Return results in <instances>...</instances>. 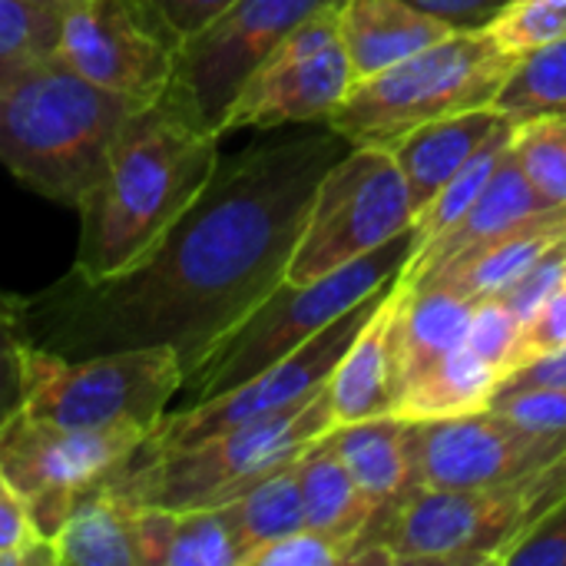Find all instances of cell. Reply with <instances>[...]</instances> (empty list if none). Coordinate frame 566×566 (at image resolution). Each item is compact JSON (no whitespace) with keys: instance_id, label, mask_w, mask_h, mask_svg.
Here are the masks:
<instances>
[{"instance_id":"cell-24","label":"cell","mask_w":566,"mask_h":566,"mask_svg":"<svg viewBox=\"0 0 566 566\" xmlns=\"http://www.w3.org/2000/svg\"><path fill=\"white\" fill-rule=\"evenodd\" d=\"M501 388V371L474 355L468 345L454 348L421 375L401 385L395 401V418L401 421H434L458 418L491 408Z\"/></svg>"},{"instance_id":"cell-6","label":"cell","mask_w":566,"mask_h":566,"mask_svg":"<svg viewBox=\"0 0 566 566\" xmlns=\"http://www.w3.org/2000/svg\"><path fill=\"white\" fill-rule=\"evenodd\" d=\"M566 497V458L504 484L418 488L381 537L391 566H501L507 551Z\"/></svg>"},{"instance_id":"cell-2","label":"cell","mask_w":566,"mask_h":566,"mask_svg":"<svg viewBox=\"0 0 566 566\" xmlns=\"http://www.w3.org/2000/svg\"><path fill=\"white\" fill-rule=\"evenodd\" d=\"M219 136L172 96L139 103L119 126L106 166L76 206L80 242L70 275L113 279L149 255L219 166Z\"/></svg>"},{"instance_id":"cell-44","label":"cell","mask_w":566,"mask_h":566,"mask_svg":"<svg viewBox=\"0 0 566 566\" xmlns=\"http://www.w3.org/2000/svg\"><path fill=\"white\" fill-rule=\"evenodd\" d=\"M564 289H566V275H564Z\"/></svg>"},{"instance_id":"cell-33","label":"cell","mask_w":566,"mask_h":566,"mask_svg":"<svg viewBox=\"0 0 566 566\" xmlns=\"http://www.w3.org/2000/svg\"><path fill=\"white\" fill-rule=\"evenodd\" d=\"M0 566H56L53 544L36 531L23 497L0 471Z\"/></svg>"},{"instance_id":"cell-9","label":"cell","mask_w":566,"mask_h":566,"mask_svg":"<svg viewBox=\"0 0 566 566\" xmlns=\"http://www.w3.org/2000/svg\"><path fill=\"white\" fill-rule=\"evenodd\" d=\"M415 219L418 212L391 149L352 146L315 192L289 265V282H315L388 245Z\"/></svg>"},{"instance_id":"cell-22","label":"cell","mask_w":566,"mask_h":566,"mask_svg":"<svg viewBox=\"0 0 566 566\" xmlns=\"http://www.w3.org/2000/svg\"><path fill=\"white\" fill-rule=\"evenodd\" d=\"M143 566H242L219 507H136Z\"/></svg>"},{"instance_id":"cell-39","label":"cell","mask_w":566,"mask_h":566,"mask_svg":"<svg viewBox=\"0 0 566 566\" xmlns=\"http://www.w3.org/2000/svg\"><path fill=\"white\" fill-rule=\"evenodd\" d=\"M566 348V289H557L521 328V342H517V355H514V368H524L537 358H547L554 352Z\"/></svg>"},{"instance_id":"cell-10","label":"cell","mask_w":566,"mask_h":566,"mask_svg":"<svg viewBox=\"0 0 566 566\" xmlns=\"http://www.w3.org/2000/svg\"><path fill=\"white\" fill-rule=\"evenodd\" d=\"M342 0H235L176 53V73L166 90L199 126L222 139L226 116L269 60V53L308 17Z\"/></svg>"},{"instance_id":"cell-19","label":"cell","mask_w":566,"mask_h":566,"mask_svg":"<svg viewBox=\"0 0 566 566\" xmlns=\"http://www.w3.org/2000/svg\"><path fill=\"white\" fill-rule=\"evenodd\" d=\"M544 209H554V206L531 186V179L524 176V169L517 166V159L507 146L491 182L478 196V202L451 229H444L441 235H431L428 242H421L415 249V255L408 259V265L401 272V282L411 285L418 279H424L428 272L441 269L444 262L458 259L461 252L501 235L504 229H511Z\"/></svg>"},{"instance_id":"cell-31","label":"cell","mask_w":566,"mask_h":566,"mask_svg":"<svg viewBox=\"0 0 566 566\" xmlns=\"http://www.w3.org/2000/svg\"><path fill=\"white\" fill-rule=\"evenodd\" d=\"M488 33L504 53L521 60L566 36V0H511Z\"/></svg>"},{"instance_id":"cell-38","label":"cell","mask_w":566,"mask_h":566,"mask_svg":"<svg viewBox=\"0 0 566 566\" xmlns=\"http://www.w3.org/2000/svg\"><path fill=\"white\" fill-rule=\"evenodd\" d=\"M501 566H566V497L507 551Z\"/></svg>"},{"instance_id":"cell-7","label":"cell","mask_w":566,"mask_h":566,"mask_svg":"<svg viewBox=\"0 0 566 566\" xmlns=\"http://www.w3.org/2000/svg\"><path fill=\"white\" fill-rule=\"evenodd\" d=\"M421 245L418 229L411 226L388 245L315 279V282H282L216 352L212 358L182 385L189 405L226 395L279 358L292 355L298 345L315 338L322 328L338 322L345 312L361 305L371 292L395 282L415 249Z\"/></svg>"},{"instance_id":"cell-23","label":"cell","mask_w":566,"mask_h":566,"mask_svg":"<svg viewBox=\"0 0 566 566\" xmlns=\"http://www.w3.org/2000/svg\"><path fill=\"white\" fill-rule=\"evenodd\" d=\"M56 566H143L136 537V504L103 484L93 488L50 537Z\"/></svg>"},{"instance_id":"cell-4","label":"cell","mask_w":566,"mask_h":566,"mask_svg":"<svg viewBox=\"0 0 566 566\" xmlns=\"http://www.w3.org/2000/svg\"><path fill=\"white\" fill-rule=\"evenodd\" d=\"M335 428L325 388L285 411L245 421L189 448L133 451L103 488L136 507H219L302 458Z\"/></svg>"},{"instance_id":"cell-21","label":"cell","mask_w":566,"mask_h":566,"mask_svg":"<svg viewBox=\"0 0 566 566\" xmlns=\"http://www.w3.org/2000/svg\"><path fill=\"white\" fill-rule=\"evenodd\" d=\"M401 282V279H398ZM474 298L444 289V285H405L395 318V361H398V391L405 381L451 355L464 345L468 325L474 315Z\"/></svg>"},{"instance_id":"cell-42","label":"cell","mask_w":566,"mask_h":566,"mask_svg":"<svg viewBox=\"0 0 566 566\" xmlns=\"http://www.w3.org/2000/svg\"><path fill=\"white\" fill-rule=\"evenodd\" d=\"M547 385H566V348L547 355V358H537V361H531V365H524L517 371H511L501 381L497 395L501 391H517V388H547Z\"/></svg>"},{"instance_id":"cell-26","label":"cell","mask_w":566,"mask_h":566,"mask_svg":"<svg viewBox=\"0 0 566 566\" xmlns=\"http://www.w3.org/2000/svg\"><path fill=\"white\" fill-rule=\"evenodd\" d=\"M298 461V458H295ZM282 464L279 471L265 474L232 501L219 504L226 524L232 527V537L242 551V560L292 531L305 527V507H302V488H298V464Z\"/></svg>"},{"instance_id":"cell-32","label":"cell","mask_w":566,"mask_h":566,"mask_svg":"<svg viewBox=\"0 0 566 566\" xmlns=\"http://www.w3.org/2000/svg\"><path fill=\"white\" fill-rule=\"evenodd\" d=\"M30 352L33 342L27 332V298L0 289V424L23 405Z\"/></svg>"},{"instance_id":"cell-34","label":"cell","mask_w":566,"mask_h":566,"mask_svg":"<svg viewBox=\"0 0 566 566\" xmlns=\"http://www.w3.org/2000/svg\"><path fill=\"white\" fill-rule=\"evenodd\" d=\"M521 328H524V322L501 298H484V302L474 305L464 345L474 355H481L488 365H494L501 371V381H504L511 375V368H514Z\"/></svg>"},{"instance_id":"cell-37","label":"cell","mask_w":566,"mask_h":566,"mask_svg":"<svg viewBox=\"0 0 566 566\" xmlns=\"http://www.w3.org/2000/svg\"><path fill=\"white\" fill-rule=\"evenodd\" d=\"M491 408L537 431H566V385L501 391Z\"/></svg>"},{"instance_id":"cell-29","label":"cell","mask_w":566,"mask_h":566,"mask_svg":"<svg viewBox=\"0 0 566 566\" xmlns=\"http://www.w3.org/2000/svg\"><path fill=\"white\" fill-rule=\"evenodd\" d=\"M511 153L531 186L551 206H566V116H537L517 123Z\"/></svg>"},{"instance_id":"cell-13","label":"cell","mask_w":566,"mask_h":566,"mask_svg":"<svg viewBox=\"0 0 566 566\" xmlns=\"http://www.w3.org/2000/svg\"><path fill=\"white\" fill-rule=\"evenodd\" d=\"M355 86V70L338 30V3L295 27L235 96L226 133L328 123Z\"/></svg>"},{"instance_id":"cell-28","label":"cell","mask_w":566,"mask_h":566,"mask_svg":"<svg viewBox=\"0 0 566 566\" xmlns=\"http://www.w3.org/2000/svg\"><path fill=\"white\" fill-rule=\"evenodd\" d=\"M60 3L0 0V80L56 56Z\"/></svg>"},{"instance_id":"cell-35","label":"cell","mask_w":566,"mask_h":566,"mask_svg":"<svg viewBox=\"0 0 566 566\" xmlns=\"http://www.w3.org/2000/svg\"><path fill=\"white\" fill-rule=\"evenodd\" d=\"M348 564V551L318 534V531H292L285 537H275L262 547H255L242 566H345Z\"/></svg>"},{"instance_id":"cell-41","label":"cell","mask_w":566,"mask_h":566,"mask_svg":"<svg viewBox=\"0 0 566 566\" xmlns=\"http://www.w3.org/2000/svg\"><path fill=\"white\" fill-rule=\"evenodd\" d=\"M182 43L186 36L199 33L209 20H216L235 0H143Z\"/></svg>"},{"instance_id":"cell-27","label":"cell","mask_w":566,"mask_h":566,"mask_svg":"<svg viewBox=\"0 0 566 566\" xmlns=\"http://www.w3.org/2000/svg\"><path fill=\"white\" fill-rule=\"evenodd\" d=\"M494 109L514 126L537 116H566V36L514 63Z\"/></svg>"},{"instance_id":"cell-3","label":"cell","mask_w":566,"mask_h":566,"mask_svg":"<svg viewBox=\"0 0 566 566\" xmlns=\"http://www.w3.org/2000/svg\"><path fill=\"white\" fill-rule=\"evenodd\" d=\"M136 106L56 60L27 66L0 80V166L36 196L76 209Z\"/></svg>"},{"instance_id":"cell-43","label":"cell","mask_w":566,"mask_h":566,"mask_svg":"<svg viewBox=\"0 0 566 566\" xmlns=\"http://www.w3.org/2000/svg\"><path fill=\"white\" fill-rule=\"evenodd\" d=\"M43 3H60V7H63V3H66V0H43Z\"/></svg>"},{"instance_id":"cell-12","label":"cell","mask_w":566,"mask_h":566,"mask_svg":"<svg viewBox=\"0 0 566 566\" xmlns=\"http://www.w3.org/2000/svg\"><path fill=\"white\" fill-rule=\"evenodd\" d=\"M395 282L371 292L361 305L345 312L338 322L322 328L315 338H308L292 355L279 358L275 365H269L265 371H259L245 385H239L226 395H216L209 401L186 405L182 411H166V418L143 441V448L146 451L189 448V444H199L212 434L239 428L245 421H255V418H265V415H275V411H285V408H295V405L315 398L328 385L335 365L342 361V355L348 352V345L365 328V322L375 315V308L381 305V298L388 295V289Z\"/></svg>"},{"instance_id":"cell-18","label":"cell","mask_w":566,"mask_h":566,"mask_svg":"<svg viewBox=\"0 0 566 566\" xmlns=\"http://www.w3.org/2000/svg\"><path fill=\"white\" fill-rule=\"evenodd\" d=\"M401 279V275H398ZM401 305V282L388 289L375 315L355 335L342 361L335 365L325 395L338 424L371 421L395 415L398 401V361H395V318Z\"/></svg>"},{"instance_id":"cell-40","label":"cell","mask_w":566,"mask_h":566,"mask_svg":"<svg viewBox=\"0 0 566 566\" xmlns=\"http://www.w3.org/2000/svg\"><path fill=\"white\" fill-rule=\"evenodd\" d=\"M405 3L441 20L454 33H474V30H488L507 10L511 0H405Z\"/></svg>"},{"instance_id":"cell-20","label":"cell","mask_w":566,"mask_h":566,"mask_svg":"<svg viewBox=\"0 0 566 566\" xmlns=\"http://www.w3.org/2000/svg\"><path fill=\"white\" fill-rule=\"evenodd\" d=\"M338 30L355 80L375 76L454 33L405 0H342Z\"/></svg>"},{"instance_id":"cell-11","label":"cell","mask_w":566,"mask_h":566,"mask_svg":"<svg viewBox=\"0 0 566 566\" xmlns=\"http://www.w3.org/2000/svg\"><path fill=\"white\" fill-rule=\"evenodd\" d=\"M146 441L139 431H66L13 411L0 424V471L50 541L73 507Z\"/></svg>"},{"instance_id":"cell-16","label":"cell","mask_w":566,"mask_h":566,"mask_svg":"<svg viewBox=\"0 0 566 566\" xmlns=\"http://www.w3.org/2000/svg\"><path fill=\"white\" fill-rule=\"evenodd\" d=\"M328 438L371 511V524L361 544L352 551L348 566H391L388 554L381 551V537L391 527L395 514L418 491L408 421L385 415L371 421L338 424L328 431Z\"/></svg>"},{"instance_id":"cell-36","label":"cell","mask_w":566,"mask_h":566,"mask_svg":"<svg viewBox=\"0 0 566 566\" xmlns=\"http://www.w3.org/2000/svg\"><path fill=\"white\" fill-rule=\"evenodd\" d=\"M564 275H566V239L557 242L551 252H544L511 289H504L501 298L521 322H527L557 289H564Z\"/></svg>"},{"instance_id":"cell-1","label":"cell","mask_w":566,"mask_h":566,"mask_svg":"<svg viewBox=\"0 0 566 566\" xmlns=\"http://www.w3.org/2000/svg\"><path fill=\"white\" fill-rule=\"evenodd\" d=\"M352 149L328 123L245 146L133 269L80 282L70 272L27 295L33 348L90 358L166 345L186 381L289 279L325 172Z\"/></svg>"},{"instance_id":"cell-5","label":"cell","mask_w":566,"mask_h":566,"mask_svg":"<svg viewBox=\"0 0 566 566\" xmlns=\"http://www.w3.org/2000/svg\"><path fill=\"white\" fill-rule=\"evenodd\" d=\"M514 63L488 30L451 33L375 76L355 80L328 126L352 146L391 149L424 123L494 106Z\"/></svg>"},{"instance_id":"cell-14","label":"cell","mask_w":566,"mask_h":566,"mask_svg":"<svg viewBox=\"0 0 566 566\" xmlns=\"http://www.w3.org/2000/svg\"><path fill=\"white\" fill-rule=\"evenodd\" d=\"M176 53L179 40L143 0L63 3L53 60L99 90L153 103L172 83Z\"/></svg>"},{"instance_id":"cell-17","label":"cell","mask_w":566,"mask_h":566,"mask_svg":"<svg viewBox=\"0 0 566 566\" xmlns=\"http://www.w3.org/2000/svg\"><path fill=\"white\" fill-rule=\"evenodd\" d=\"M514 123L497 113L494 106L488 109H468L454 113L434 123H424L401 136L391 146V156L408 182V196L415 212L421 216L434 196L494 139L511 136Z\"/></svg>"},{"instance_id":"cell-25","label":"cell","mask_w":566,"mask_h":566,"mask_svg":"<svg viewBox=\"0 0 566 566\" xmlns=\"http://www.w3.org/2000/svg\"><path fill=\"white\" fill-rule=\"evenodd\" d=\"M295 464H298L305 527L338 541L352 557V551L361 544V537L371 524V511H368V501L361 497V491L355 488L348 468L342 464L332 438L328 434L318 438Z\"/></svg>"},{"instance_id":"cell-15","label":"cell","mask_w":566,"mask_h":566,"mask_svg":"<svg viewBox=\"0 0 566 566\" xmlns=\"http://www.w3.org/2000/svg\"><path fill=\"white\" fill-rule=\"evenodd\" d=\"M418 488H488L566 458V431H537L494 408L408 421Z\"/></svg>"},{"instance_id":"cell-8","label":"cell","mask_w":566,"mask_h":566,"mask_svg":"<svg viewBox=\"0 0 566 566\" xmlns=\"http://www.w3.org/2000/svg\"><path fill=\"white\" fill-rule=\"evenodd\" d=\"M182 385V361L166 345L90 358L33 348L20 411L66 431H139L149 438Z\"/></svg>"},{"instance_id":"cell-30","label":"cell","mask_w":566,"mask_h":566,"mask_svg":"<svg viewBox=\"0 0 566 566\" xmlns=\"http://www.w3.org/2000/svg\"><path fill=\"white\" fill-rule=\"evenodd\" d=\"M514 136V133H511ZM511 136H501V139H494V143H488L438 196H434V202L415 219V229H418V235H421V242H428L431 235H441L444 229H451L474 202H478V196L484 192V186L491 182V176H494V169H497V163H501V156H504V149L511 146Z\"/></svg>"}]
</instances>
